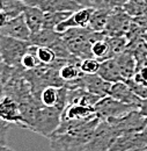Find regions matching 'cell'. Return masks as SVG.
Segmentation results:
<instances>
[{
    "instance_id": "6da1fadb",
    "label": "cell",
    "mask_w": 147,
    "mask_h": 151,
    "mask_svg": "<svg viewBox=\"0 0 147 151\" xmlns=\"http://www.w3.org/2000/svg\"><path fill=\"white\" fill-rule=\"evenodd\" d=\"M101 119L95 116L94 119L86 121L69 132L63 134L51 135L50 148L52 151H81L86 143L91 139L98 126Z\"/></svg>"
},
{
    "instance_id": "7a4b0ae2",
    "label": "cell",
    "mask_w": 147,
    "mask_h": 151,
    "mask_svg": "<svg viewBox=\"0 0 147 151\" xmlns=\"http://www.w3.org/2000/svg\"><path fill=\"white\" fill-rule=\"evenodd\" d=\"M61 114L63 111H60L58 107H46L42 105L37 108L29 129L49 138L59 127Z\"/></svg>"
},
{
    "instance_id": "3957f363",
    "label": "cell",
    "mask_w": 147,
    "mask_h": 151,
    "mask_svg": "<svg viewBox=\"0 0 147 151\" xmlns=\"http://www.w3.org/2000/svg\"><path fill=\"white\" fill-rule=\"evenodd\" d=\"M30 43L16 38L0 36V58L8 66L21 68V60L27 52Z\"/></svg>"
},
{
    "instance_id": "277c9868",
    "label": "cell",
    "mask_w": 147,
    "mask_h": 151,
    "mask_svg": "<svg viewBox=\"0 0 147 151\" xmlns=\"http://www.w3.org/2000/svg\"><path fill=\"white\" fill-rule=\"evenodd\" d=\"M117 136L122 134H129V132H144L147 127V117L143 113L136 108L125 115L116 119L107 120Z\"/></svg>"
},
{
    "instance_id": "5b68a950",
    "label": "cell",
    "mask_w": 147,
    "mask_h": 151,
    "mask_svg": "<svg viewBox=\"0 0 147 151\" xmlns=\"http://www.w3.org/2000/svg\"><path fill=\"white\" fill-rule=\"evenodd\" d=\"M117 134L107 120H101L93 137L86 143L81 151H109L117 138Z\"/></svg>"
},
{
    "instance_id": "8992f818",
    "label": "cell",
    "mask_w": 147,
    "mask_h": 151,
    "mask_svg": "<svg viewBox=\"0 0 147 151\" xmlns=\"http://www.w3.org/2000/svg\"><path fill=\"white\" fill-rule=\"evenodd\" d=\"M96 115L101 120H109V119H116L121 117L131 111L138 108L134 105L124 104L110 95L103 96L98 100V102L94 106Z\"/></svg>"
},
{
    "instance_id": "52a82bcc",
    "label": "cell",
    "mask_w": 147,
    "mask_h": 151,
    "mask_svg": "<svg viewBox=\"0 0 147 151\" xmlns=\"http://www.w3.org/2000/svg\"><path fill=\"white\" fill-rule=\"evenodd\" d=\"M109 151H147V134L145 132L119 135Z\"/></svg>"
},
{
    "instance_id": "ba28073f",
    "label": "cell",
    "mask_w": 147,
    "mask_h": 151,
    "mask_svg": "<svg viewBox=\"0 0 147 151\" xmlns=\"http://www.w3.org/2000/svg\"><path fill=\"white\" fill-rule=\"evenodd\" d=\"M111 85H112V83L104 80L97 73H94V75H83L80 79L74 81L73 84L69 85L67 88L80 87V88H83L91 93H94V94L103 98V96L109 95Z\"/></svg>"
},
{
    "instance_id": "9c48e42d",
    "label": "cell",
    "mask_w": 147,
    "mask_h": 151,
    "mask_svg": "<svg viewBox=\"0 0 147 151\" xmlns=\"http://www.w3.org/2000/svg\"><path fill=\"white\" fill-rule=\"evenodd\" d=\"M133 22V18L126 14L122 8H113L107 28L103 32L107 36H123L126 35Z\"/></svg>"
},
{
    "instance_id": "30bf717a",
    "label": "cell",
    "mask_w": 147,
    "mask_h": 151,
    "mask_svg": "<svg viewBox=\"0 0 147 151\" xmlns=\"http://www.w3.org/2000/svg\"><path fill=\"white\" fill-rule=\"evenodd\" d=\"M0 120L24 128V121L21 114L19 102L8 95H6L0 101Z\"/></svg>"
},
{
    "instance_id": "8fae6325",
    "label": "cell",
    "mask_w": 147,
    "mask_h": 151,
    "mask_svg": "<svg viewBox=\"0 0 147 151\" xmlns=\"http://www.w3.org/2000/svg\"><path fill=\"white\" fill-rule=\"evenodd\" d=\"M0 33L1 35L21 40V41H27V42H29L31 36V32L26 22L23 13L15 18L9 19L7 24L2 29H0Z\"/></svg>"
},
{
    "instance_id": "7c38bea8",
    "label": "cell",
    "mask_w": 147,
    "mask_h": 151,
    "mask_svg": "<svg viewBox=\"0 0 147 151\" xmlns=\"http://www.w3.org/2000/svg\"><path fill=\"white\" fill-rule=\"evenodd\" d=\"M94 9L95 8L93 7H82L75 11L70 15V18L61 22L55 30L58 33H64L70 28H88V23L94 13Z\"/></svg>"
},
{
    "instance_id": "4fadbf2b",
    "label": "cell",
    "mask_w": 147,
    "mask_h": 151,
    "mask_svg": "<svg viewBox=\"0 0 147 151\" xmlns=\"http://www.w3.org/2000/svg\"><path fill=\"white\" fill-rule=\"evenodd\" d=\"M27 5L38 6L44 12H75L82 8L75 0H29Z\"/></svg>"
},
{
    "instance_id": "5bb4252c",
    "label": "cell",
    "mask_w": 147,
    "mask_h": 151,
    "mask_svg": "<svg viewBox=\"0 0 147 151\" xmlns=\"http://www.w3.org/2000/svg\"><path fill=\"white\" fill-rule=\"evenodd\" d=\"M110 96L124 102V104H129V105H134V106H139L141 99L133 92V90L131 88L129 84L125 80H121V81H116L112 83L110 88Z\"/></svg>"
},
{
    "instance_id": "9a60e30c",
    "label": "cell",
    "mask_w": 147,
    "mask_h": 151,
    "mask_svg": "<svg viewBox=\"0 0 147 151\" xmlns=\"http://www.w3.org/2000/svg\"><path fill=\"white\" fill-rule=\"evenodd\" d=\"M115 59H116V63L118 65L119 72L123 77V79L128 80V79L133 78V76L136 75L137 69H138V62H137L134 54L131 50L126 49L125 51L115 56Z\"/></svg>"
},
{
    "instance_id": "2e32d148",
    "label": "cell",
    "mask_w": 147,
    "mask_h": 151,
    "mask_svg": "<svg viewBox=\"0 0 147 151\" xmlns=\"http://www.w3.org/2000/svg\"><path fill=\"white\" fill-rule=\"evenodd\" d=\"M96 115L95 108L82 105V104H75V105H67L65 109L63 111L61 119L65 120H76V121H87L92 120Z\"/></svg>"
},
{
    "instance_id": "e0dca14e",
    "label": "cell",
    "mask_w": 147,
    "mask_h": 151,
    "mask_svg": "<svg viewBox=\"0 0 147 151\" xmlns=\"http://www.w3.org/2000/svg\"><path fill=\"white\" fill-rule=\"evenodd\" d=\"M80 62H76V60L70 62L69 60L59 68L58 73H59L60 79L63 80L65 87L73 84L74 81H76L78 79H80L82 76L85 75L80 69Z\"/></svg>"
},
{
    "instance_id": "ac0fdd59",
    "label": "cell",
    "mask_w": 147,
    "mask_h": 151,
    "mask_svg": "<svg viewBox=\"0 0 147 151\" xmlns=\"http://www.w3.org/2000/svg\"><path fill=\"white\" fill-rule=\"evenodd\" d=\"M44 14H45V12L42 8H39L38 6H30V5L26 6V8L23 11V15H24L26 22H27L31 34H35L43 28Z\"/></svg>"
},
{
    "instance_id": "d6986e66",
    "label": "cell",
    "mask_w": 147,
    "mask_h": 151,
    "mask_svg": "<svg viewBox=\"0 0 147 151\" xmlns=\"http://www.w3.org/2000/svg\"><path fill=\"white\" fill-rule=\"evenodd\" d=\"M97 75L109 83H116V81L124 80L121 72H119V69H118V65L116 63L115 57L108 58V59L101 62Z\"/></svg>"
},
{
    "instance_id": "ffe728a7",
    "label": "cell",
    "mask_w": 147,
    "mask_h": 151,
    "mask_svg": "<svg viewBox=\"0 0 147 151\" xmlns=\"http://www.w3.org/2000/svg\"><path fill=\"white\" fill-rule=\"evenodd\" d=\"M60 36H61V34L54 29L42 28L39 32L31 34L29 43L33 45H36V47H50L51 48L60 38Z\"/></svg>"
},
{
    "instance_id": "44dd1931",
    "label": "cell",
    "mask_w": 147,
    "mask_h": 151,
    "mask_svg": "<svg viewBox=\"0 0 147 151\" xmlns=\"http://www.w3.org/2000/svg\"><path fill=\"white\" fill-rule=\"evenodd\" d=\"M111 11L112 9H94V13L88 23V28L93 32H104L110 18Z\"/></svg>"
},
{
    "instance_id": "7402d4cb",
    "label": "cell",
    "mask_w": 147,
    "mask_h": 151,
    "mask_svg": "<svg viewBox=\"0 0 147 151\" xmlns=\"http://www.w3.org/2000/svg\"><path fill=\"white\" fill-rule=\"evenodd\" d=\"M59 91H60V87L59 86H52L51 85V86L44 87L35 96L41 101V104L43 106H46V107H58Z\"/></svg>"
},
{
    "instance_id": "603a6c76",
    "label": "cell",
    "mask_w": 147,
    "mask_h": 151,
    "mask_svg": "<svg viewBox=\"0 0 147 151\" xmlns=\"http://www.w3.org/2000/svg\"><path fill=\"white\" fill-rule=\"evenodd\" d=\"M92 54L93 57L96 58L97 60L102 62L106 60L108 58H112L111 54V48L109 44V40L108 36L106 35L104 37L100 38L97 41H95L92 45Z\"/></svg>"
},
{
    "instance_id": "cb8c5ba5",
    "label": "cell",
    "mask_w": 147,
    "mask_h": 151,
    "mask_svg": "<svg viewBox=\"0 0 147 151\" xmlns=\"http://www.w3.org/2000/svg\"><path fill=\"white\" fill-rule=\"evenodd\" d=\"M126 14L131 18L141 17L147 12V1L146 0H126L124 5L121 7Z\"/></svg>"
},
{
    "instance_id": "d4e9b609",
    "label": "cell",
    "mask_w": 147,
    "mask_h": 151,
    "mask_svg": "<svg viewBox=\"0 0 147 151\" xmlns=\"http://www.w3.org/2000/svg\"><path fill=\"white\" fill-rule=\"evenodd\" d=\"M73 12H45L44 14V22H43V28L46 29H54L64 22Z\"/></svg>"
},
{
    "instance_id": "484cf974",
    "label": "cell",
    "mask_w": 147,
    "mask_h": 151,
    "mask_svg": "<svg viewBox=\"0 0 147 151\" xmlns=\"http://www.w3.org/2000/svg\"><path fill=\"white\" fill-rule=\"evenodd\" d=\"M39 65H42V64H41V62L38 60V57H37V47L30 44L27 52L24 54V56L22 57L21 68L26 71H29V70H34V69L38 68Z\"/></svg>"
},
{
    "instance_id": "4316f807",
    "label": "cell",
    "mask_w": 147,
    "mask_h": 151,
    "mask_svg": "<svg viewBox=\"0 0 147 151\" xmlns=\"http://www.w3.org/2000/svg\"><path fill=\"white\" fill-rule=\"evenodd\" d=\"M26 6V2L22 0H5L4 12L9 17V19H12L22 14Z\"/></svg>"
},
{
    "instance_id": "83f0119b",
    "label": "cell",
    "mask_w": 147,
    "mask_h": 151,
    "mask_svg": "<svg viewBox=\"0 0 147 151\" xmlns=\"http://www.w3.org/2000/svg\"><path fill=\"white\" fill-rule=\"evenodd\" d=\"M37 57L42 65H52L57 60L56 52L50 47H37Z\"/></svg>"
},
{
    "instance_id": "f1b7e54d",
    "label": "cell",
    "mask_w": 147,
    "mask_h": 151,
    "mask_svg": "<svg viewBox=\"0 0 147 151\" xmlns=\"http://www.w3.org/2000/svg\"><path fill=\"white\" fill-rule=\"evenodd\" d=\"M100 64L101 62L97 60L96 58H93V57L86 58L80 62V69L85 75H94V73H97L100 69Z\"/></svg>"
},
{
    "instance_id": "f546056e",
    "label": "cell",
    "mask_w": 147,
    "mask_h": 151,
    "mask_svg": "<svg viewBox=\"0 0 147 151\" xmlns=\"http://www.w3.org/2000/svg\"><path fill=\"white\" fill-rule=\"evenodd\" d=\"M125 81L131 86V88L133 90V92L138 95L140 99H146L147 98V85L141 84V83H139V81H136V80L132 79V78H131V79H128V80H125Z\"/></svg>"
},
{
    "instance_id": "4dcf8cb0",
    "label": "cell",
    "mask_w": 147,
    "mask_h": 151,
    "mask_svg": "<svg viewBox=\"0 0 147 151\" xmlns=\"http://www.w3.org/2000/svg\"><path fill=\"white\" fill-rule=\"evenodd\" d=\"M9 128H11V123L0 120V145L7 144V136L9 132Z\"/></svg>"
},
{
    "instance_id": "1f68e13d",
    "label": "cell",
    "mask_w": 147,
    "mask_h": 151,
    "mask_svg": "<svg viewBox=\"0 0 147 151\" xmlns=\"http://www.w3.org/2000/svg\"><path fill=\"white\" fill-rule=\"evenodd\" d=\"M8 21H9V17L4 11H0V29H2Z\"/></svg>"
},
{
    "instance_id": "d6a6232c",
    "label": "cell",
    "mask_w": 147,
    "mask_h": 151,
    "mask_svg": "<svg viewBox=\"0 0 147 151\" xmlns=\"http://www.w3.org/2000/svg\"><path fill=\"white\" fill-rule=\"evenodd\" d=\"M75 1L80 7H93L94 8V4H95V0H75Z\"/></svg>"
},
{
    "instance_id": "836d02e7",
    "label": "cell",
    "mask_w": 147,
    "mask_h": 151,
    "mask_svg": "<svg viewBox=\"0 0 147 151\" xmlns=\"http://www.w3.org/2000/svg\"><path fill=\"white\" fill-rule=\"evenodd\" d=\"M138 109L143 113V115H145L147 117V98L146 99H141V101L138 106Z\"/></svg>"
},
{
    "instance_id": "e575fe53",
    "label": "cell",
    "mask_w": 147,
    "mask_h": 151,
    "mask_svg": "<svg viewBox=\"0 0 147 151\" xmlns=\"http://www.w3.org/2000/svg\"><path fill=\"white\" fill-rule=\"evenodd\" d=\"M6 96V93H5V87H4V83L0 81V101Z\"/></svg>"
},
{
    "instance_id": "d590c367",
    "label": "cell",
    "mask_w": 147,
    "mask_h": 151,
    "mask_svg": "<svg viewBox=\"0 0 147 151\" xmlns=\"http://www.w3.org/2000/svg\"><path fill=\"white\" fill-rule=\"evenodd\" d=\"M0 151H15V150L12 149V148H9L7 144H5V145H0Z\"/></svg>"
},
{
    "instance_id": "8d00e7d4",
    "label": "cell",
    "mask_w": 147,
    "mask_h": 151,
    "mask_svg": "<svg viewBox=\"0 0 147 151\" xmlns=\"http://www.w3.org/2000/svg\"><path fill=\"white\" fill-rule=\"evenodd\" d=\"M5 65H6V64H5L4 60L0 58V75L2 73V71H4V69H5Z\"/></svg>"
},
{
    "instance_id": "74e56055",
    "label": "cell",
    "mask_w": 147,
    "mask_h": 151,
    "mask_svg": "<svg viewBox=\"0 0 147 151\" xmlns=\"http://www.w3.org/2000/svg\"><path fill=\"white\" fill-rule=\"evenodd\" d=\"M4 6H5V0H0V11H4Z\"/></svg>"
},
{
    "instance_id": "f35d334b",
    "label": "cell",
    "mask_w": 147,
    "mask_h": 151,
    "mask_svg": "<svg viewBox=\"0 0 147 151\" xmlns=\"http://www.w3.org/2000/svg\"><path fill=\"white\" fill-rule=\"evenodd\" d=\"M144 38H145V41L147 42V30L145 32V34H144Z\"/></svg>"
},
{
    "instance_id": "ab89813d",
    "label": "cell",
    "mask_w": 147,
    "mask_h": 151,
    "mask_svg": "<svg viewBox=\"0 0 147 151\" xmlns=\"http://www.w3.org/2000/svg\"><path fill=\"white\" fill-rule=\"evenodd\" d=\"M144 132H146V134H147V127H146V128H145V130H144Z\"/></svg>"
},
{
    "instance_id": "60d3db41",
    "label": "cell",
    "mask_w": 147,
    "mask_h": 151,
    "mask_svg": "<svg viewBox=\"0 0 147 151\" xmlns=\"http://www.w3.org/2000/svg\"><path fill=\"white\" fill-rule=\"evenodd\" d=\"M0 81H1V75H0Z\"/></svg>"
},
{
    "instance_id": "b9f144b4",
    "label": "cell",
    "mask_w": 147,
    "mask_h": 151,
    "mask_svg": "<svg viewBox=\"0 0 147 151\" xmlns=\"http://www.w3.org/2000/svg\"><path fill=\"white\" fill-rule=\"evenodd\" d=\"M0 36H1V33H0Z\"/></svg>"
}]
</instances>
